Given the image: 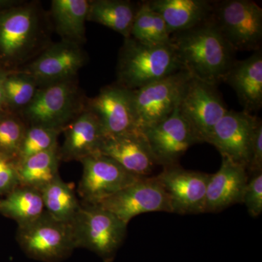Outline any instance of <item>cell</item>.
Listing matches in <instances>:
<instances>
[{
	"label": "cell",
	"instance_id": "obj_1",
	"mask_svg": "<svg viewBox=\"0 0 262 262\" xmlns=\"http://www.w3.org/2000/svg\"><path fill=\"white\" fill-rule=\"evenodd\" d=\"M170 43L182 70L192 78L213 85L223 82L236 61V52L210 18L172 34Z\"/></svg>",
	"mask_w": 262,
	"mask_h": 262
},
{
	"label": "cell",
	"instance_id": "obj_2",
	"mask_svg": "<svg viewBox=\"0 0 262 262\" xmlns=\"http://www.w3.org/2000/svg\"><path fill=\"white\" fill-rule=\"evenodd\" d=\"M182 70L171 43L147 46L125 39L117 63V84L135 91Z\"/></svg>",
	"mask_w": 262,
	"mask_h": 262
},
{
	"label": "cell",
	"instance_id": "obj_3",
	"mask_svg": "<svg viewBox=\"0 0 262 262\" xmlns=\"http://www.w3.org/2000/svg\"><path fill=\"white\" fill-rule=\"evenodd\" d=\"M76 248H83L105 262L113 261L123 244L127 224L98 205L81 204L72 223Z\"/></svg>",
	"mask_w": 262,
	"mask_h": 262
},
{
	"label": "cell",
	"instance_id": "obj_4",
	"mask_svg": "<svg viewBox=\"0 0 262 262\" xmlns=\"http://www.w3.org/2000/svg\"><path fill=\"white\" fill-rule=\"evenodd\" d=\"M209 18L234 51L261 50L262 9L255 2H213Z\"/></svg>",
	"mask_w": 262,
	"mask_h": 262
},
{
	"label": "cell",
	"instance_id": "obj_5",
	"mask_svg": "<svg viewBox=\"0 0 262 262\" xmlns=\"http://www.w3.org/2000/svg\"><path fill=\"white\" fill-rule=\"evenodd\" d=\"M40 34L35 7L20 4L0 12V67L14 70L37 48Z\"/></svg>",
	"mask_w": 262,
	"mask_h": 262
},
{
	"label": "cell",
	"instance_id": "obj_6",
	"mask_svg": "<svg viewBox=\"0 0 262 262\" xmlns=\"http://www.w3.org/2000/svg\"><path fill=\"white\" fill-rule=\"evenodd\" d=\"M17 241L27 256L43 262H59L76 248L73 229L45 212L27 225L18 226Z\"/></svg>",
	"mask_w": 262,
	"mask_h": 262
},
{
	"label": "cell",
	"instance_id": "obj_7",
	"mask_svg": "<svg viewBox=\"0 0 262 262\" xmlns=\"http://www.w3.org/2000/svg\"><path fill=\"white\" fill-rule=\"evenodd\" d=\"M80 94L72 80L47 84L38 89L23 116L30 125L63 131L82 112Z\"/></svg>",
	"mask_w": 262,
	"mask_h": 262
},
{
	"label": "cell",
	"instance_id": "obj_8",
	"mask_svg": "<svg viewBox=\"0 0 262 262\" xmlns=\"http://www.w3.org/2000/svg\"><path fill=\"white\" fill-rule=\"evenodd\" d=\"M191 76L179 71L168 77L130 91L136 124L140 130L167 118L177 107Z\"/></svg>",
	"mask_w": 262,
	"mask_h": 262
},
{
	"label": "cell",
	"instance_id": "obj_9",
	"mask_svg": "<svg viewBox=\"0 0 262 262\" xmlns=\"http://www.w3.org/2000/svg\"><path fill=\"white\" fill-rule=\"evenodd\" d=\"M79 194L85 204L98 205L143 177L127 171L115 160L97 153L81 160Z\"/></svg>",
	"mask_w": 262,
	"mask_h": 262
},
{
	"label": "cell",
	"instance_id": "obj_10",
	"mask_svg": "<svg viewBox=\"0 0 262 262\" xmlns=\"http://www.w3.org/2000/svg\"><path fill=\"white\" fill-rule=\"evenodd\" d=\"M178 107L201 143H206L213 127L229 110L216 86L192 77L184 87Z\"/></svg>",
	"mask_w": 262,
	"mask_h": 262
},
{
	"label": "cell",
	"instance_id": "obj_11",
	"mask_svg": "<svg viewBox=\"0 0 262 262\" xmlns=\"http://www.w3.org/2000/svg\"><path fill=\"white\" fill-rule=\"evenodd\" d=\"M128 225L136 215L151 212L172 213L168 196L154 177H143L98 204Z\"/></svg>",
	"mask_w": 262,
	"mask_h": 262
},
{
	"label": "cell",
	"instance_id": "obj_12",
	"mask_svg": "<svg viewBox=\"0 0 262 262\" xmlns=\"http://www.w3.org/2000/svg\"><path fill=\"white\" fill-rule=\"evenodd\" d=\"M260 122L252 114L228 110L213 127L206 143L214 146L222 158L247 169L253 138Z\"/></svg>",
	"mask_w": 262,
	"mask_h": 262
},
{
	"label": "cell",
	"instance_id": "obj_13",
	"mask_svg": "<svg viewBox=\"0 0 262 262\" xmlns=\"http://www.w3.org/2000/svg\"><path fill=\"white\" fill-rule=\"evenodd\" d=\"M142 131L157 165H178L179 160L191 146L201 143L189 122L182 116L178 105L163 121Z\"/></svg>",
	"mask_w": 262,
	"mask_h": 262
},
{
	"label": "cell",
	"instance_id": "obj_14",
	"mask_svg": "<svg viewBox=\"0 0 262 262\" xmlns=\"http://www.w3.org/2000/svg\"><path fill=\"white\" fill-rule=\"evenodd\" d=\"M157 178L168 196L172 213H205L207 187L211 174L186 170L180 165L164 167Z\"/></svg>",
	"mask_w": 262,
	"mask_h": 262
},
{
	"label": "cell",
	"instance_id": "obj_15",
	"mask_svg": "<svg viewBox=\"0 0 262 262\" xmlns=\"http://www.w3.org/2000/svg\"><path fill=\"white\" fill-rule=\"evenodd\" d=\"M87 110L97 117L104 137L139 130L131 92L118 84L106 86L88 102Z\"/></svg>",
	"mask_w": 262,
	"mask_h": 262
},
{
	"label": "cell",
	"instance_id": "obj_16",
	"mask_svg": "<svg viewBox=\"0 0 262 262\" xmlns=\"http://www.w3.org/2000/svg\"><path fill=\"white\" fill-rule=\"evenodd\" d=\"M85 56L80 45L62 40L50 46L22 72L44 86L73 80L83 67Z\"/></svg>",
	"mask_w": 262,
	"mask_h": 262
},
{
	"label": "cell",
	"instance_id": "obj_17",
	"mask_svg": "<svg viewBox=\"0 0 262 262\" xmlns=\"http://www.w3.org/2000/svg\"><path fill=\"white\" fill-rule=\"evenodd\" d=\"M99 153L139 177H147L157 165L145 136L140 130L104 137Z\"/></svg>",
	"mask_w": 262,
	"mask_h": 262
},
{
	"label": "cell",
	"instance_id": "obj_18",
	"mask_svg": "<svg viewBox=\"0 0 262 262\" xmlns=\"http://www.w3.org/2000/svg\"><path fill=\"white\" fill-rule=\"evenodd\" d=\"M248 179L246 167L222 158L220 168L208 181L205 213H218L242 203Z\"/></svg>",
	"mask_w": 262,
	"mask_h": 262
},
{
	"label": "cell",
	"instance_id": "obj_19",
	"mask_svg": "<svg viewBox=\"0 0 262 262\" xmlns=\"http://www.w3.org/2000/svg\"><path fill=\"white\" fill-rule=\"evenodd\" d=\"M63 145L58 149L60 160L81 161L99 153L104 134L97 117L84 108L63 128Z\"/></svg>",
	"mask_w": 262,
	"mask_h": 262
},
{
	"label": "cell",
	"instance_id": "obj_20",
	"mask_svg": "<svg viewBox=\"0 0 262 262\" xmlns=\"http://www.w3.org/2000/svg\"><path fill=\"white\" fill-rule=\"evenodd\" d=\"M223 82L237 94L244 111L251 114L262 106V53L261 50L242 61L234 62Z\"/></svg>",
	"mask_w": 262,
	"mask_h": 262
},
{
	"label": "cell",
	"instance_id": "obj_21",
	"mask_svg": "<svg viewBox=\"0 0 262 262\" xmlns=\"http://www.w3.org/2000/svg\"><path fill=\"white\" fill-rule=\"evenodd\" d=\"M147 3L163 18L171 35L206 21L213 6V2L207 0H151Z\"/></svg>",
	"mask_w": 262,
	"mask_h": 262
},
{
	"label": "cell",
	"instance_id": "obj_22",
	"mask_svg": "<svg viewBox=\"0 0 262 262\" xmlns=\"http://www.w3.org/2000/svg\"><path fill=\"white\" fill-rule=\"evenodd\" d=\"M89 3L88 0L52 1L51 15L63 41L77 45L84 42Z\"/></svg>",
	"mask_w": 262,
	"mask_h": 262
},
{
	"label": "cell",
	"instance_id": "obj_23",
	"mask_svg": "<svg viewBox=\"0 0 262 262\" xmlns=\"http://www.w3.org/2000/svg\"><path fill=\"white\" fill-rule=\"evenodd\" d=\"M138 7L124 0L90 1L87 20L101 24L125 37H130Z\"/></svg>",
	"mask_w": 262,
	"mask_h": 262
},
{
	"label": "cell",
	"instance_id": "obj_24",
	"mask_svg": "<svg viewBox=\"0 0 262 262\" xmlns=\"http://www.w3.org/2000/svg\"><path fill=\"white\" fill-rule=\"evenodd\" d=\"M58 147L18 162L16 163L20 186L33 188L40 192L43 188L60 177Z\"/></svg>",
	"mask_w": 262,
	"mask_h": 262
},
{
	"label": "cell",
	"instance_id": "obj_25",
	"mask_svg": "<svg viewBox=\"0 0 262 262\" xmlns=\"http://www.w3.org/2000/svg\"><path fill=\"white\" fill-rule=\"evenodd\" d=\"M45 212L42 194L33 188L18 186L0 200V213L15 220L18 226L30 223Z\"/></svg>",
	"mask_w": 262,
	"mask_h": 262
},
{
	"label": "cell",
	"instance_id": "obj_26",
	"mask_svg": "<svg viewBox=\"0 0 262 262\" xmlns=\"http://www.w3.org/2000/svg\"><path fill=\"white\" fill-rule=\"evenodd\" d=\"M130 37L144 46H158L170 43L171 34L163 18L146 1L138 7Z\"/></svg>",
	"mask_w": 262,
	"mask_h": 262
},
{
	"label": "cell",
	"instance_id": "obj_27",
	"mask_svg": "<svg viewBox=\"0 0 262 262\" xmlns=\"http://www.w3.org/2000/svg\"><path fill=\"white\" fill-rule=\"evenodd\" d=\"M45 209L55 220L72 225L81 203L68 184L58 177L40 191Z\"/></svg>",
	"mask_w": 262,
	"mask_h": 262
},
{
	"label": "cell",
	"instance_id": "obj_28",
	"mask_svg": "<svg viewBox=\"0 0 262 262\" xmlns=\"http://www.w3.org/2000/svg\"><path fill=\"white\" fill-rule=\"evenodd\" d=\"M38 86L30 75L22 71L5 70L3 87L8 111L13 113L27 107L35 96Z\"/></svg>",
	"mask_w": 262,
	"mask_h": 262
},
{
	"label": "cell",
	"instance_id": "obj_29",
	"mask_svg": "<svg viewBox=\"0 0 262 262\" xmlns=\"http://www.w3.org/2000/svg\"><path fill=\"white\" fill-rule=\"evenodd\" d=\"M61 130L50 127L29 125L24 134L16 163L32 155L58 147V136Z\"/></svg>",
	"mask_w": 262,
	"mask_h": 262
},
{
	"label": "cell",
	"instance_id": "obj_30",
	"mask_svg": "<svg viewBox=\"0 0 262 262\" xmlns=\"http://www.w3.org/2000/svg\"><path fill=\"white\" fill-rule=\"evenodd\" d=\"M27 126L14 113L0 116V155L16 161Z\"/></svg>",
	"mask_w": 262,
	"mask_h": 262
},
{
	"label": "cell",
	"instance_id": "obj_31",
	"mask_svg": "<svg viewBox=\"0 0 262 262\" xmlns=\"http://www.w3.org/2000/svg\"><path fill=\"white\" fill-rule=\"evenodd\" d=\"M242 203L246 206L251 216L257 217L261 214L262 172L249 175Z\"/></svg>",
	"mask_w": 262,
	"mask_h": 262
},
{
	"label": "cell",
	"instance_id": "obj_32",
	"mask_svg": "<svg viewBox=\"0 0 262 262\" xmlns=\"http://www.w3.org/2000/svg\"><path fill=\"white\" fill-rule=\"evenodd\" d=\"M18 186L16 161L0 155V195H7Z\"/></svg>",
	"mask_w": 262,
	"mask_h": 262
},
{
	"label": "cell",
	"instance_id": "obj_33",
	"mask_svg": "<svg viewBox=\"0 0 262 262\" xmlns=\"http://www.w3.org/2000/svg\"><path fill=\"white\" fill-rule=\"evenodd\" d=\"M248 175L262 172V123L258 124L253 138L251 158L247 167Z\"/></svg>",
	"mask_w": 262,
	"mask_h": 262
},
{
	"label": "cell",
	"instance_id": "obj_34",
	"mask_svg": "<svg viewBox=\"0 0 262 262\" xmlns=\"http://www.w3.org/2000/svg\"><path fill=\"white\" fill-rule=\"evenodd\" d=\"M5 71L3 69H0V110L8 111L7 108L6 101H5L4 87H3V77H4Z\"/></svg>",
	"mask_w": 262,
	"mask_h": 262
},
{
	"label": "cell",
	"instance_id": "obj_35",
	"mask_svg": "<svg viewBox=\"0 0 262 262\" xmlns=\"http://www.w3.org/2000/svg\"><path fill=\"white\" fill-rule=\"evenodd\" d=\"M20 4L21 3H18V2L13 1V0H0V12Z\"/></svg>",
	"mask_w": 262,
	"mask_h": 262
},
{
	"label": "cell",
	"instance_id": "obj_36",
	"mask_svg": "<svg viewBox=\"0 0 262 262\" xmlns=\"http://www.w3.org/2000/svg\"><path fill=\"white\" fill-rule=\"evenodd\" d=\"M6 112L8 111H4V110H0V116L3 115V113H6Z\"/></svg>",
	"mask_w": 262,
	"mask_h": 262
},
{
	"label": "cell",
	"instance_id": "obj_37",
	"mask_svg": "<svg viewBox=\"0 0 262 262\" xmlns=\"http://www.w3.org/2000/svg\"><path fill=\"white\" fill-rule=\"evenodd\" d=\"M0 69H2V68H1V67H0Z\"/></svg>",
	"mask_w": 262,
	"mask_h": 262
}]
</instances>
